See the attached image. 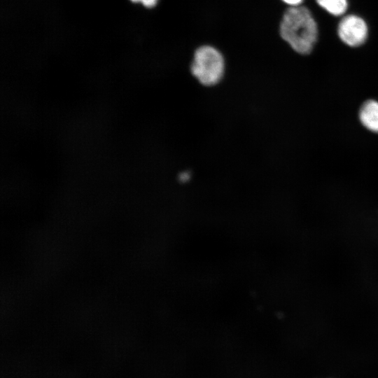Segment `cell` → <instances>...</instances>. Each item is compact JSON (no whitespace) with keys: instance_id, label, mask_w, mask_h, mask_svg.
<instances>
[{"instance_id":"cell-1","label":"cell","mask_w":378,"mask_h":378,"mask_svg":"<svg viewBox=\"0 0 378 378\" xmlns=\"http://www.w3.org/2000/svg\"><path fill=\"white\" fill-rule=\"evenodd\" d=\"M280 34L294 50L306 55L312 51L316 41L317 25L306 7L291 6L283 16Z\"/></svg>"},{"instance_id":"cell-2","label":"cell","mask_w":378,"mask_h":378,"mask_svg":"<svg viewBox=\"0 0 378 378\" xmlns=\"http://www.w3.org/2000/svg\"><path fill=\"white\" fill-rule=\"evenodd\" d=\"M190 70L200 83L210 87L218 84L225 71V62L220 52L211 46H202L195 52Z\"/></svg>"},{"instance_id":"cell-3","label":"cell","mask_w":378,"mask_h":378,"mask_svg":"<svg viewBox=\"0 0 378 378\" xmlns=\"http://www.w3.org/2000/svg\"><path fill=\"white\" fill-rule=\"evenodd\" d=\"M337 32L344 43L356 47L365 42L368 36V27L361 18L349 15L340 22Z\"/></svg>"},{"instance_id":"cell-4","label":"cell","mask_w":378,"mask_h":378,"mask_svg":"<svg viewBox=\"0 0 378 378\" xmlns=\"http://www.w3.org/2000/svg\"><path fill=\"white\" fill-rule=\"evenodd\" d=\"M359 120L368 130L378 133V101L369 99L359 110Z\"/></svg>"},{"instance_id":"cell-5","label":"cell","mask_w":378,"mask_h":378,"mask_svg":"<svg viewBox=\"0 0 378 378\" xmlns=\"http://www.w3.org/2000/svg\"><path fill=\"white\" fill-rule=\"evenodd\" d=\"M318 4L333 15L344 14L347 8L346 0H316Z\"/></svg>"},{"instance_id":"cell-6","label":"cell","mask_w":378,"mask_h":378,"mask_svg":"<svg viewBox=\"0 0 378 378\" xmlns=\"http://www.w3.org/2000/svg\"><path fill=\"white\" fill-rule=\"evenodd\" d=\"M132 2H141L144 6L146 7L151 8L154 6L158 0H130Z\"/></svg>"},{"instance_id":"cell-7","label":"cell","mask_w":378,"mask_h":378,"mask_svg":"<svg viewBox=\"0 0 378 378\" xmlns=\"http://www.w3.org/2000/svg\"><path fill=\"white\" fill-rule=\"evenodd\" d=\"M190 173L189 172H183L180 173L178 179L182 182H186L190 178Z\"/></svg>"},{"instance_id":"cell-8","label":"cell","mask_w":378,"mask_h":378,"mask_svg":"<svg viewBox=\"0 0 378 378\" xmlns=\"http://www.w3.org/2000/svg\"><path fill=\"white\" fill-rule=\"evenodd\" d=\"M285 3H286L288 5H290L291 6H299L302 0H282Z\"/></svg>"}]
</instances>
